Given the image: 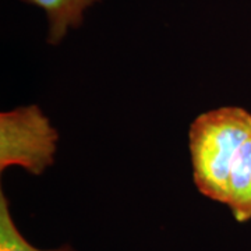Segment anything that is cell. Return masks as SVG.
Wrapping results in <instances>:
<instances>
[{
	"mask_svg": "<svg viewBox=\"0 0 251 251\" xmlns=\"http://www.w3.org/2000/svg\"><path fill=\"white\" fill-rule=\"evenodd\" d=\"M251 137V113L240 106H222L201 113L188 130L193 180L197 190L225 204L230 166Z\"/></svg>",
	"mask_w": 251,
	"mask_h": 251,
	"instance_id": "1",
	"label": "cell"
},
{
	"mask_svg": "<svg viewBox=\"0 0 251 251\" xmlns=\"http://www.w3.org/2000/svg\"><path fill=\"white\" fill-rule=\"evenodd\" d=\"M59 134L36 105L0 115V171L21 166L39 176L53 165Z\"/></svg>",
	"mask_w": 251,
	"mask_h": 251,
	"instance_id": "2",
	"label": "cell"
},
{
	"mask_svg": "<svg viewBox=\"0 0 251 251\" xmlns=\"http://www.w3.org/2000/svg\"><path fill=\"white\" fill-rule=\"evenodd\" d=\"M225 205L236 222L251 221V137L243 144L230 166Z\"/></svg>",
	"mask_w": 251,
	"mask_h": 251,
	"instance_id": "3",
	"label": "cell"
},
{
	"mask_svg": "<svg viewBox=\"0 0 251 251\" xmlns=\"http://www.w3.org/2000/svg\"><path fill=\"white\" fill-rule=\"evenodd\" d=\"M32 4L46 13L50 45L60 44L70 28H78L84 23L85 11L99 0H21Z\"/></svg>",
	"mask_w": 251,
	"mask_h": 251,
	"instance_id": "4",
	"label": "cell"
},
{
	"mask_svg": "<svg viewBox=\"0 0 251 251\" xmlns=\"http://www.w3.org/2000/svg\"><path fill=\"white\" fill-rule=\"evenodd\" d=\"M0 251H75L70 244L42 250L28 242L13 219L10 204L4 193H0Z\"/></svg>",
	"mask_w": 251,
	"mask_h": 251,
	"instance_id": "5",
	"label": "cell"
}]
</instances>
